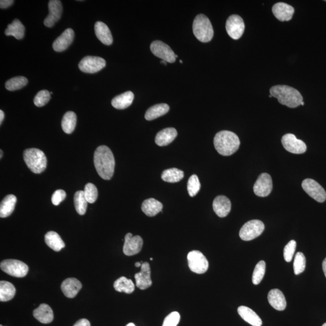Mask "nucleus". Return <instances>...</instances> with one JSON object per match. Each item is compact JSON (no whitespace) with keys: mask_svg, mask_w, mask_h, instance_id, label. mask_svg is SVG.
<instances>
[{"mask_svg":"<svg viewBox=\"0 0 326 326\" xmlns=\"http://www.w3.org/2000/svg\"><path fill=\"white\" fill-rule=\"evenodd\" d=\"M94 164L96 171L101 178L110 180L115 168V159L112 151L106 146H100L96 150Z\"/></svg>","mask_w":326,"mask_h":326,"instance_id":"nucleus-1","label":"nucleus"},{"mask_svg":"<svg viewBox=\"0 0 326 326\" xmlns=\"http://www.w3.org/2000/svg\"><path fill=\"white\" fill-rule=\"evenodd\" d=\"M269 92L272 97L277 98L280 104L288 107L295 108L305 105L299 91L289 86L275 85L271 88Z\"/></svg>","mask_w":326,"mask_h":326,"instance_id":"nucleus-2","label":"nucleus"},{"mask_svg":"<svg viewBox=\"0 0 326 326\" xmlns=\"http://www.w3.org/2000/svg\"><path fill=\"white\" fill-rule=\"evenodd\" d=\"M241 142L236 134L229 131L217 133L214 138V146L219 154L230 156L238 150Z\"/></svg>","mask_w":326,"mask_h":326,"instance_id":"nucleus-3","label":"nucleus"},{"mask_svg":"<svg viewBox=\"0 0 326 326\" xmlns=\"http://www.w3.org/2000/svg\"><path fill=\"white\" fill-rule=\"evenodd\" d=\"M23 158L28 168L34 173H41L46 169V156L38 149H27L24 152Z\"/></svg>","mask_w":326,"mask_h":326,"instance_id":"nucleus-4","label":"nucleus"},{"mask_svg":"<svg viewBox=\"0 0 326 326\" xmlns=\"http://www.w3.org/2000/svg\"><path fill=\"white\" fill-rule=\"evenodd\" d=\"M194 36L199 41L209 42L213 38L214 31L211 21L206 15H197L193 23Z\"/></svg>","mask_w":326,"mask_h":326,"instance_id":"nucleus-5","label":"nucleus"},{"mask_svg":"<svg viewBox=\"0 0 326 326\" xmlns=\"http://www.w3.org/2000/svg\"><path fill=\"white\" fill-rule=\"evenodd\" d=\"M0 267L2 271L15 277H24L29 272L27 265L19 260H4L1 262Z\"/></svg>","mask_w":326,"mask_h":326,"instance_id":"nucleus-6","label":"nucleus"},{"mask_svg":"<svg viewBox=\"0 0 326 326\" xmlns=\"http://www.w3.org/2000/svg\"><path fill=\"white\" fill-rule=\"evenodd\" d=\"M264 229V224L261 221L251 220L242 227L239 231V236L243 241H251L261 235Z\"/></svg>","mask_w":326,"mask_h":326,"instance_id":"nucleus-7","label":"nucleus"},{"mask_svg":"<svg viewBox=\"0 0 326 326\" xmlns=\"http://www.w3.org/2000/svg\"><path fill=\"white\" fill-rule=\"evenodd\" d=\"M189 268L196 274H204L209 268V262L201 251L194 250L188 255Z\"/></svg>","mask_w":326,"mask_h":326,"instance_id":"nucleus-8","label":"nucleus"},{"mask_svg":"<svg viewBox=\"0 0 326 326\" xmlns=\"http://www.w3.org/2000/svg\"><path fill=\"white\" fill-rule=\"evenodd\" d=\"M302 188L309 195L318 203H324L326 192L323 187L312 179H306L302 182Z\"/></svg>","mask_w":326,"mask_h":326,"instance_id":"nucleus-9","label":"nucleus"},{"mask_svg":"<svg viewBox=\"0 0 326 326\" xmlns=\"http://www.w3.org/2000/svg\"><path fill=\"white\" fill-rule=\"evenodd\" d=\"M151 50L155 57L161 58L167 62H175L176 58H178V56L175 54L171 48L162 41H155L152 42Z\"/></svg>","mask_w":326,"mask_h":326,"instance_id":"nucleus-10","label":"nucleus"},{"mask_svg":"<svg viewBox=\"0 0 326 326\" xmlns=\"http://www.w3.org/2000/svg\"><path fill=\"white\" fill-rule=\"evenodd\" d=\"M245 28L244 20L239 15H232L227 20V32L232 39L237 40L241 38L244 34Z\"/></svg>","mask_w":326,"mask_h":326,"instance_id":"nucleus-11","label":"nucleus"},{"mask_svg":"<svg viewBox=\"0 0 326 326\" xmlns=\"http://www.w3.org/2000/svg\"><path fill=\"white\" fill-rule=\"evenodd\" d=\"M106 66V61L100 57L88 56L80 60L79 68L80 71L85 73H96L102 70Z\"/></svg>","mask_w":326,"mask_h":326,"instance_id":"nucleus-12","label":"nucleus"},{"mask_svg":"<svg viewBox=\"0 0 326 326\" xmlns=\"http://www.w3.org/2000/svg\"><path fill=\"white\" fill-rule=\"evenodd\" d=\"M282 143L285 150L290 153L302 154L305 153L307 150L304 141L299 140L292 134H287L283 136Z\"/></svg>","mask_w":326,"mask_h":326,"instance_id":"nucleus-13","label":"nucleus"},{"mask_svg":"<svg viewBox=\"0 0 326 326\" xmlns=\"http://www.w3.org/2000/svg\"><path fill=\"white\" fill-rule=\"evenodd\" d=\"M254 193L260 197H267L271 193L272 181L271 176L267 173L260 174L253 188Z\"/></svg>","mask_w":326,"mask_h":326,"instance_id":"nucleus-14","label":"nucleus"},{"mask_svg":"<svg viewBox=\"0 0 326 326\" xmlns=\"http://www.w3.org/2000/svg\"><path fill=\"white\" fill-rule=\"evenodd\" d=\"M143 239L140 236H133L131 233H128L125 237L123 246V253L128 256L137 254L142 249Z\"/></svg>","mask_w":326,"mask_h":326,"instance_id":"nucleus-15","label":"nucleus"},{"mask_svg":"<svg viewBox=\"0 0 326 326\" xmlns=\"http://www.w3.org/2000/svg\"><path fill=\"white\" fill-rule=\"evenodd\" d=\"M49 14L44 19V24L47 27H52L59 21L62 12V2L59 0H51L49 2Z\"/></svg>","mask_w":326,"mask_h":326,"instance_id":"nucleus-16","label":"nucleus"},{"mask_svg":"<svg viewBox=\"0 0 326 326\" xmlns=\"http://www.w3.org/2000/svg\"><path fill=\"white\" fill-rule=\"evenodd\" d=\"M150 265L148 262H144L141 267V271L135 274L136 287L141 290L148 289L153 284L152 282Z\"/></svg>","mask_w":326,"mask_h":326,"instance_id":"nucleus-17","label":"nucleus"},{"mask_svg":"<svg viewBox=\"0 0 326 326\" xmlns=\"http://www.w3.org/2000/svg\"><path fill=\"white\" fill-rule=\"evenodd\" d=\"M273 14L280 21H289L294 14V7L285 2H277L272 8Z\"/></svg>","mask_w":326,"mask_h":326,"instance_id":"nucleus-18","label":"nucleus"},{"mask_svg":"<svg viewBox=\"0 0 326 326\" xmlns=\"http://www.w3.org/2000/svg\"><path fill=\"white\" fill-rule=\"evenodd\" d=\"M75 32L73 29H67L58 38L53 44V49L57 52H62L68 49L74 40Z\"/></svg>","mask_w":326,"mask_h":326,"instance_id":"nucleus-19","label":"nucleus"},{"mask_svg":"<svg viewBox=\"0 0 326 326\" xmlns=\"http://www.w3.org/2000/svg\"><path fill=\"white\" fill-rule=\"evenodd\" d=\"M82 284L75 278H68L62 283L61 290L65 297L73 299L82 289Z\"/></svg>","mask_w":326,"mask_h":326,"instance_id":"nucleus-20","label":"nucleus"},{"mask_svg":"<svg viewBox=\"0 0 326 326\" xmlns=\"http://www.w3.org/2000/svg\"><path fill=\"white\" fill-rule=\"evenodd\" d=\"M214 211L220 217H226L231 209V203L227 197L220 195L214 199L213 203Z\"/></svg>","mask_w":326,"mask_h":326,"instance_id":"nucleus-21","label":"nucleus"},{"mask_svg":"<svg viewBox=\"0 0 326 326\" xmlns=\"http://www.w3.org/2000/svg\"><path fill=\"white\" fill-rule=\"evenodd\" d=\"M34 317L43 324H49L54 318V312L52 308L47 304H41L34 310Z\"/></svg>","mask_w":326,"mask_h":326,"instance_id":"nucleus-22","label":"nucleus"},{"mask_svg":"<svg viewBox=\"0 0 326 326\" xmlns=\"http://www.w3.org/2000/svg\"><path fill=\"white\" fill-rule=\"evenodd\" d=\"M268 300L273 308L277 310H284L287 307V301L281 290L274 289L270 290Z\"/></svg>","mask_w":326,"mask_h":326,"instance_id":"nucleus-23","label":"nucleus"},{"mask_svg":"<svg viewBox=\"0 0 326 326\" xmlns=\"http://www.w3.org/2000/svg\"><path fill=\"white\" fill-rule=\"evenodd\" d=\"M178 133L175 128L164 129L157 133L155 136V143L159 146H165L171 144L175 140Z\"/></svg>","mask_w":326,"mask_h":326,"instance_id":"nucleus-24","label":"nucleus"},{"mask_svg":"<svg viewBox=\"0 0 326 326\" xmlns=\"http://www.w3.org/2000/svg\"><path fill=\"white\" fill-rule=\"evenodd\" d=\"M95 30L96 37L103 44L110 45L113 44L112 34L107 25L103 22H96Z\"/></svg>","mask_w":326,"mask_h":326,"instance_id":"nucleus-25","label":"nucleus"},{"mask_svg":"<svg viewBox=\"0 0 326 326\" xmlns=\"http://www.w3.org/2000/svg\"><path fill=\"white\" fill-rule=\"evenodd\" d=\"M237 312L242 319L252 326H262V321L259 315L250 308L244 306L240 307Z\"/></svg>","mask_w":326,"mask_h":326,"instance_id":"nucleus-26","label":"nucleus"},{"mask_svg":"<svg viewBox=\"0 0 326 326\" xmlns=\"http://www.w3.org/2000/svg\"><path fill=\"white\" fill-rule=\"evenodd\" d=\"M163 206L160 201L154 198L146 199L141 205L144 213L150 217L155 216L162 211Z\"/></svg>","mask_w":326,"mask_h":326,"instance_id":"nucleus-27","label":"nucleus"},{"mask_svg":"<svg viewBox=\"0 0 326 326\" xmlns=\"http://www.w3.org/2000/svg\"><path fill=\"white\" fill-rule=\"evenodd\" d=\"M134 98V93L129 91L122 95L116 96L112 100L111 104L114 108L117 110H124L132 104Z\"/></svg>","mask_w":326,"mask_h":326,"instance_id":"nucleus-28","label":"nucleus"},{"mask_svg":"<svg viewBox=\"0 0 326 326\" xmlns=\"http://www.w3.org/2000/svg\"><path fill=\"white\" fill-rule=\"evenodd\" d=\"M17 201V197L14 194H9L5 197L0 205V217L4 218L11 215L14 211Z\"/></svg>","mask_w":326,"mask_h":326,"instance_id":"nucleus-29","label":"nucleus"},{"mask_svg":"<svg viewBox=\"0 0 326 326\" xmlns=\"http://www.w3.org/2000/svg\"><path fill=\"white\" fill-rule=\"evenodd\" d=\"M45 242L48 247L55 251H59L65 247L61 237L55 231H49L45 234Z\"/></svg>","mask_w":326,"mask_h":326,"instance_id":"nucleus-30","label":"nucleus"},{"mask_svg":"<svg viewBox=\"0 0 326 326\" xmlns=\"http://www.w3.org/2000/svg\"><path fill=\"white\" fill-rule=\"evenodd\" d=\"M4 33L6 36H12L17 39H21L24 37L25 27L19 19H15L12 24L7 26Z\"/></svg>","mask_w":326,"mask_h":326,"instance_id":"nucleus-31","label":"nucleus"},{"mask_svg":"<svg viewBox=\"0 0 326 326\" xmlns=\"http://www.w3.org/2000/svg\"><path fill=\"white\" fill-rule=\"evenodd\" d=\"M169 109H170L169 106L166 103L156 104L148 109L145 114V117L149 121L156 119L168 113Z\"/></svg>","mask_w":326,"mask_h":326,"instance_id":"nucleus-32","label":"nucleus"},{"mask_svg":"<svg viewBox=\"0 0 326 326\" xmlns=\"http://www.w3.org/2000/svg\"><path fill=\"white\" fill-rule=\"evenodd\" d=\"M16 294V289L13 284L6 281L0 282V301L8 302L12 300Z\"/></svg>","mask_w":326,"mask_h":326,"instance_id":"nucleus-33","label":"nucleus"},{"mask_svg":"<svg viewBox=\"0 0 326 326\" xmlns=\"http://www.w3.org/2000/svg\"><path fill=\"white\" fill-rule=\"evenodd\" d=\"M77 117L74 112L68 111L65 114L62 120V128L64 133L70 134L74 131L77 126Z\"/></svg>","mask_w":326,"mask_h":326,"instance_id":"nucleus-34","label":"nucleus"},{"mask_svg":"<svg viewBox=\"0 0 326 326\" xmlns=\"http://www.w3.org/2000/svg\"><path fill=\"white\" fill-rule=\"evenodd\" d=\"M114 288L118 292L131 294L134 291L135 285L131 279L125 277H121L115 282Z\"/></svg>","mask_w":326,"mask_h":326,"instance_id":"nucleus-35","label":"nucleus"},{"mask_svg":"<svg viewBox=\"0 0 326 326\" xmlns=\"http://www.w3.org/2000/svg\"><path fill=\"white\" fill-rule=\"evenodd\" d=\"M184 172L176 168H171L164 171L161 175L163 180L168 183H175L184 178Z\"/></svg>","mask_w":326,"mask_h":326,"instance_id":"nucleus-36","label":"nucleus"},{"mask_svg":"<svg viewBox=\"0 0 326 326\" xmlns=\"http://www.w3.org/2000/svg\"><path fill=\"white\" fill-rule=\"evenodd\" d=\"M74 203L76 211L80 215H83L87 209L88 202L86 199L84 192L82 191H77L74 196Z\"/></svg>","mask_w":326,"mask_h":326,"instance_id":"nucleus-37","label":"nucleus"},{"mask_svg":"<svg viewBox=\"0 0 326 326\" xmlns=\"http://www.w3.org/2000/svg\"><path fill=\"white\" fill-rule=\"evenodd\" d=\"M28 80L24 77H17L12 78L6 82V88L7 90L14 92L19 90L26 86Z\"/></svg>","mask_w":326,"mask_h":326,"instance_id":"nucleus-38","label":"nucleus"},{"mask_svg":"<svg viewBox=\"0 0 326 326\" xmlns=\"http://www.w3.org/2000/svg\"><path fill=\"white\" fill-rule=\"evenodd\" d=\"M266 264L264 261H260L255 267L253 274H252V281L254 285H259L262 282L265 274Z\"/></svg>","mask_w":326,"mask_h":326,"instance_id":"nucleus-39","label":"nucleus"},{"mask_svg":"<svg viewBox=\"0 0 326 326\" xmlns=\"http://www.w3.org/2000/svg\"><path fill=\"white\" fill-rule=\"evenodd\" d=\"M201 189V183L199 182L198 176L192 175L189 179L188 183V191L189 195L194 197L198 194Z\"/></svg>","mask_w":326,"mask_h":326,"instance_id":"nucleus-40","label":"nucleus"},{"mask_svg":"<svg viewBox=\"0 0 326 326\" xmlns=\"http://www.w3.org/2000/svg\"><path fill=\"white\" fill-rule=\"evenodd\" d=\"M83 192H84L85 197L88 203L93 204L95 203L96 201L97 200L98 191L94 184L88 183L85 186Z\"/></svg>","mask_w":326,"mask_h":326,"instance_id":"nucleus-41","label":"nucleus"},{"mask_svg":"<svg viewBox=\"0 0 326 326\" xmlns=\"http://www.w3.org/2000/svg\"><path fill=\"white\" fill-rule=\"evenodd\" d=\"M306 268V258L305 255L301 252L295 254L294 269L295 275H299L305 271Z\"/></svg>","mask_w":326,"mask_h":326,"instance_id":"nucleus-42","label":"nucleus"},{"mask_svg":"<svg viewBox=\"0 0 326 326\" xmlns=\"http://www.w3.org/2000/svg\"><path fill=\"white\" fill-rule=\"evenodd\" d=\"M50 93L47 90H41L38 93V94L35 96L34 100L35 105L38 107H44L49 102L51 96H50Z\"/></svg>","mask_w":326,"mask_h":326,"instance_id":"nucleus-43","label":"nucleus"},{"mask_svg":"<svg viewBox=\"0 0 326 326\" xmlns=\"http://www.w3.org/2000/svg\"><path fill=\"white\" fill-rule=\"evenodd\" d=\"M297 243L294 240H292L286 245L284 249V259L287 262L291 261L294 256Z\"/></svg>","mask_w":326,"mask_h":326,"instance_id":"nucleus-44","label":"nucleus"},{"mask_svg":"<svg viewBox=\"0 0 326 326\" xmlns=\"http://www.w3.org/2000/svg\"><path fill=\"white\" fill-rule=\"evenodd\" d=\"M180 320V315L177 312H173L167 316L164 320L163 326H177Z\"/></svg>","mask_w":326,"mask_h":326,"instance_id":"nucleus-45","label":"nucleus"},{"mask_svg":"<svg viewBox=\"0 0 326 326\" xmlns=\"http://www.w3.org/2000/svg\"><path fill=\"white\" fill-rule=\"evenodd\" d=\"M66 198V193L63 190H58L55 192L52 197V202L55 206H58Z\"/></svg>","mask_w":326,"mask_h":326,"instance_id":"nucleus-46","label":"nucleus"},{"mask_svg":"<svg viewBox=\"0 0 326 326\" xmlns=\"http://www.w3.org/2000/svg\"><path fill=\"white\" fill-rule=\"evenodd\" d=\"M14 1L13 0H1L0 1V7L1 9H7L11 5L13 4Z\"/></svg>","mask_w":326,"mask_h":326,"instance_id":"nucleus-47","label":"nucleus"},{"mask_svg":"<svg viewBox=\"0 0 326 326\" xmlns=\"http://www.w3.org/2000/svg\"><path fill=\"white\" fill-rule=\"evenodd\" d=\"M73 326H91L89 321L85 318L77 321Z\"/></svg>","mask_w":326,"mask_h":326,"instance_id":"nucleus-48","label":"nucleus"},{"mask_svg":"<svg viewBox=\"0 0 326 326\" xmlns=\"http://www.w3.org/2000/svg\"><path fill=\"white\" fill-rule=\"evenodd\" d=\"M4 118V113L3 111L2 110H0V123H1L2 122V121H3Z\"/></svg>","mask_w":326,"mask_h":326,"instance_id":"nucleus-49","label":"nucleus"},{"mask_svg":"<svg viewBox=\"0 0 326 326\" xmlns=\"http://www.w3.org/2000/svg\"><path fill=\"white\" fill-rule=\"evenodd\" d=\"M323 269L326 277V258L323 262Z\"/></svg>","mask_w":326,"mask_h":326,"instance_id":"nucleus-50","label":"nucleus"},{"mask_svg":"<svg viewBox=\"0 0 326 326\" xmlns=\"http://www.w3.org/2000/svg\"><path fill=\"white\" fill-rule=\"evenodd\" d=\"M143 263L142 262H136L135 264V267L139 268L141 267V265H142Z\"/></svg>","mask_w":326,"mask_h":326,"instance_id":"nucleus-51","label":"nucleus"},{"mask_svg":"<svg viewBox=\"0 0 326 326\" xmlns=\"http://www.w3.org/2000/svg\"><path fill=\"white\" fill-rule=\"evenodd\" d=\"M126 326H135V325L134 324V323H129V324H128Z\"/></svg>","mask_w":326,"mask_h":326,"instance_id":"nucleus-52","label":"nucleus"},{"mask_svg":"<svg viewBox=\"0 0 326 326\" xmlns=\"http://www.w3.org/2000/svg\"><path fill=\"white\" fill-rule=\"evenodd\" d=\"M161 64H164L165 65L167 64V62L165 61V60H163L161 62Z\"/></svg>","mask_w":326,"mask_h":326,"instance_id":"nucleus-53","label":"nucleus"},{"mask_svg":"<svg viewBox=\"0 0 326 326\" xmlns=\"http://www.w3.org/2000/svg\"><path fill=\"white\" fill-rule=\"evenodd\" d=\"M0 154H1V156H0V158H2V150H1V153H0Z\"/></svg>","mask_w":326,"mask_h":326,"instance_id":"nucleus-54","label":"nucleus"},{"mask_svg":"<svg viewBox=\"0 0 326 326\" xmlns=\"http://www.w3.org/2000/svg\"><path fill=\"white\" fill-rule=\"evenodd\" d=\"M269 97H270V98L272 97V96H271V95H270L269 96Z\"/></svg>","mask_w":326,"mask_h":326,"instance_id":"nucleus-55","label":"nucleus"},{"mask_svg":"<svg viewBox=\"0 0 326 326\" xmlns=\"http://www.w3.org/2000/svg\"><path fill=\"white\" fill-rule=\"evenodd\" d=\"M322 326H326V323H325V324H324V325H323Z\"/></svg>","mask_w":326,"mask_h":326,"instance_id":"nucleus-56","label":"nucleus"},{"mask_svg":"<svg viewBox=\"0 0 326 326\" xmlns=\"http://www.w3.org/2000/svg\"><path fill=\"white\" fill-rule=\"evenodd\" d=\"M179 62H180V63H183V61H182V60H180V61H179Z\"/></svg>","mask_w":326,"mask_h":326,"instance_id":"nucleus-57","label":"nucleus"},{"mask_svg":"<svg viewBox=\"0 0 326 326\" xmlns=\"http://www.w3.org/2000/svg\"></svg>","mask_w":326,"mask_h":326,"instance_id":"nucleus-58","label":"nucleus"}]
</instances>
